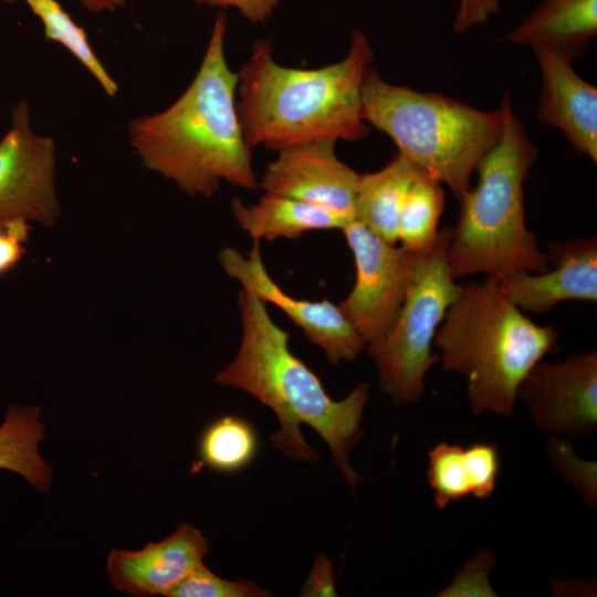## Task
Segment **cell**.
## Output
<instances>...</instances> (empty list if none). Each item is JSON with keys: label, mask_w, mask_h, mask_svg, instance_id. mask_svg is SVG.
I'll use <instances>...</instances> for the list:
<instances>
[{"label": "cell", "mask_w": 597, "mask_h": 597, "mask_svg": "<svg viewBox=\"0 0 597 597\" xmlns=\"http://www.w3.org/2000/svg\"><path fill=\"white\" fill-rule=\"evenodd\" d=\"M272 593L250 580L224 579L205 565L182 579L167 597H268Z\"/></svg>", "instance_id": "cell-25"}, {"label": "cell", "mask_w": 597, "mask_h": 597, "mask_svg": "<svg viewBox=\"0 0 597 597\" xmlns=\"http://www.w3.org/2000/svg\"><path fill=\"white\" fill-rule=\"evenodd\" d=\"M419 168L396 154L374 172L360 174L354 219L381 239L397 242L398 219L407 190Z\"/></svg>", "instance_id": "cell-19"}, {"label": "cell", "mask_w": 597, "mask_h": 597, "mask_svg": "<svg viewBox=\"0 0 597 597\" xmlns=\"http://www.w3.org/2000/svg\"><path fill=\"white\" fill-rule=\"evenodd\" d=\"M545 253L547 270L522 271L499 280L519 308L543 314L566 301H597L596 237L555 241Z\"/></svg>", "instance_id": "cell-13"}, {"label": "cell", "mask_w": 597, "mask_h": 597, "mask_svg": "<svg viewBox=\"0 0 597 597\" xmlns=\"http://www.w3.org/2000/svg\"><path fill=\"white\" fill-rule=\"evenodd\" d=\"M374 52L363 31H352L346 56L328 65H281L266 40L254 43L238 72V109L253 149L283 148L315 140L355 142L369 133L363 116L364 77Z\"/></svg>", "instance_id": "cell-3"}, {"label": "cell", "mask_w": 597, "mask_h": 597, "mask_svg": "<svg viewBox=\"0 0 597 597\" xmlns=\"http://www.w3.org/2000/svg\"><path fill=\"white\" fill-rule=\"evenodd\" d=\"M259 439L253 426L242 417L226 415L202 431L198 454L209 469L231 473L248 467L256 455Z\"/></svg>", "instance_id": "cell-22"}, {"label": "cell", "mask_w": 597, "mask_h": 597, "mask_svg": "<svg viewBox=\"0 0 597 597\" xmlns=\"http://www.w3.org/2000/svg\"><path fill=\"white\" fill-rule=\"evenodd\" d=\"M547 454L561 476L567 481L591 509L597 504V465L580 459L568 441L547 439Z\"/></svg>", "instance_id": "cell-24"}, {"label": "cell", "mask_w": 597, "mask_h": 597, "mask_svg": "<svg viewBox=\"0 0 597 597\" xmlns=\"http://www.w3.org/2000/svg\"><path fill=\"white\" fill-rule=\"evenodd\" d=\"M362 104L365 122L388 135L398 154L446 185L458 200L503 128L501 108L483 111L443 94L394 85L371 66Z\"/></svg>", "instance_id": "cell-6"}, {"label": "cell", "mask_w": 597, "mask_h": 597, "mask_svg": "<svg viewBox=\"0 0 597 597\" xmlns=\"http://www.w3.org/2000/svg\"><path fill=\"white\" fill-rule=\"evenodd\" d=\"M29 237V223L19 222L0 227V274L10 271L24 253L23 243Z\"/></svg>", "instance_id": "cell-29"}, {"label": "cell", "mask_w": 597, "mask_h": 597, "mask_svg": "<svg viewBox=\"0 0 597 597\" xmlns=\"http://www.w3.org/2000/svg\"><path fill=\"white\" fill-rule=\"evenodd\" d=\"M494 561L488 549L479 551L438 596H496L488 579Z\"/></svg>", "instance_id": "cell-26"}, {"label": "cell", "mask_w": 597, "mask_h": 597, "mask_svg": "<svg viewBox=\"0 0 597 597\" xmlns=\"http://www.w3.org/2000/svg\"><path fill=\"white\" fill-rule=\"evenodd\" d=\"M500 108L501 137L478 164V182L459 198L458 221L450 229L447 260L455 280L484 275L499 281L549 266L525 220L524 182L537 146L514 113L510 94Z\"/></svg>", "instance_id": "cell-5"}, {"label": "cell", "mask_w": 597, "mask_h": 597, "mask_svg": "<svg viewBox=\"0 0 597 597\" xmlns=\"http://www.w3.org/2000/svg\"><path fill=\"white\" fill-rule=\"evenodd\" d=\"M341 230L354 256L356 277L337 305L368 346L379 342L397 318L412 251L381 239L356 219Z\"/></svg>", "instance_id": "cell-8"}, {"label": "cell", "mask_w": 597, "mask_h": 597, "mask_svg": "<svg viewBox=\"0 0 597 597\" xmlns=\"http://www.w3.org/2000/svg\"><path fill=\"white\" fill-rule=\"evenodd\" d=\"M517 399L543 431L591 434L597 426V353H577L558 363L542 359L520 384Z\"/></svg>", "instance_id": "cell-11"}, {"label": "cell", "mask_w": 597, "mask_h": 597, "mask_svg": "<svg viewBox=\"0 0 597 597\" xmlns=\"http://www.w3.org/2000/svg\"><path fill=\"white\" fill-rule=\"evenodd\" d=\"M54 175V140L32 129L29 105L20 101L0 139V227L30 221L54 226L61 214Z\"/></svg>", "instance_id": "cell-9"}, {"label": "cell", "mask_w": 597, "mask_h": 597, "mask_svg": "<svg viewBox=\"0 0 597 597\" xmlns=\"http://www.w3.org/2000/svg\"><path fill=\"white\" fill-rule=\"evenodd\" d=\"M31 12L42 22L48 41L63 45L96 78L105 93L115 96L118 86L98 60L80 27L57 0H25Z\"/></svg>", "instance_id": "cell-23"}, {"label": "cell", "mask_w": 597, "mask_h": 597, "mask_svg": "<svg viewBox=\"0 0 597 597\" xmlns=\"http://www.w3.org/2000/svg\"><path fill=\"white\" fill-rule=\"evenodd\" d=\"M433 344L443 369L465 377L471 411L503 417L528 371L559 350L554 326L526 317L494 279L461 285Z\"/></svg>", "instance_id": "cell-4"}, {"label": "cell", "mask_w": 597, "mask_h": 597, "mask_svg": "<svg viewBox=\"0 0 597 597\" xmlns=\"http://www.w3.org/2000/svg\"><path fill=\"white\" fill-rule=\"evenodd\" d=\"M500 9V0H459L452 29L464 33L486 23Z\"/></svg>", "instance_id": "cell-27"}, {"label": "cell", "mask_w": 597, "mask_h": 597, "mask_svg": "<svg viewBox=\"0 0 597 597\" xmlns=\"http://www.w3.org/2000/svg\"><path fill=\"white\" fill-rule=\"evenodd\" d=\"M238 304L240 346L214 381L249 392L274 412L279 429L271 441L291 460L320 459L300 429L310 426L326 442L334 465L355 489L365 478L353 469L349 455L364 437L362 420L370 385L360 383L344 399H332L314 371L292 353L290 333L271 318L266 303L241 289Z\"/></svg>", "instance_id": "cell-2"}, {"label": "cell", "mask_w": 597, "mask_h": 597, "mask_svg": "<svg viewBox=\"0 0 597 597\" xmlns=\"http://www.w3.org/2000/svg\"><path fill=\"white\" fill-rule=\"evenodd\" d=\"M240 228L253 240L295 239L310 231L342 229L349 218L332 209L286 196L268 193L253 205L231 202Z\"/></svg>", "instance_id": "cell-18"}, {"label": "cell", "mask_w": 597, "mask_h": 597, "mask_svg": "<svg viewBox=\"0 0 597 597\" xmlns=\"http://www.w3.org/2000/svg\"><path fill=\"white\" fill-rule=\"evenodd\" d=\"M427 480L440 510L468 498L485 500L496 489L500 448L475 441L468 447L440 441L428 453Z\"/></svg>", "instance_id": "cell-16"}, {"label": "cell", "mask_w": 597, "mask_h": 597, "mask_svg": "<svg viewBox=\"0 0 597 597\" xmlns=\"http://www.w3.org/2000/svg\"><path fill=\"white\" fill-rule=\"evenodd\" d=\"M209 551L208 538L189 523L169 536L137 551L113 548L106 561L111 584L133 596L168 594L189 574L201 567Z\"/></svg>", "instance_id": "cell-14"}, {"label": "cell", "mask_w": 597, "mask_h": 597, "mask_svg": "<svg viewBox=\"0 0 597 597\" xmlns=\"http://www.w3.org/2000/svg\"><path fill=\"white\" fill-rule=\"evenodd\" d=\"M335 144L315 140L279 150L259 187L268 193L303 200L354 218L360 174L337 157Z\"/></svg>", "instance_id": "cell-12"}, {"label": "cell", "mask_w": 597, "mask_h": 597, "mask_svg": "<svg viewBox=\"0 0 597 597\" xmlns=\"http://www.w3.org/2000/svg\"><path fill=\"white\" fill-rule=\"evenodd\" d=\"M8 4H14L21 0H3ZM80 3L91 12L115 11L125 4V0H80Z\"/></svg>", "instance_id": "cell-31"}, {"label": "cell", "mask_w": 597, "mask_h": 597, "mask_svg": "<svg viewBox=\"0 0 597 597\" xmlns=\"http://www.w3.org/2000/svg\"><path fill=\"white\" fill-rule=\"evenodd\" d=\"M219 262L243 290L283 311L307 339L324 352L331 364L353 362L365 349V342L337 304L326 298H296L277 285L263 263L259 240H253L247 256L233 247L222 249Z\"/></svg>", "instance_id": "cell-10"}, {"label": "cell", "mask_w": 597, "mask_h": 597, "mask_svg": "<svg viewBox=\"0 0 597 597\" xmlns=\"http://www.w3.org/2000/svg\"><path fill=\"white\" fill-rule=\"evenodd\" d=\"M597 34V0H540L536 8L499 40L532 49L552 48L579 59Z\"/></svg>", "instance_id": "cell-17"}, {"label": "cell", "mask_w": 597, "mask_h": 597, "mask_svg": "<svg viewBox=\"0 0 597 597\" xmlns=\"http://www.w3.org/2000/svg\"><path fill=\"white\" fill-rule=\"evenodd\" d=\"M300 595L305 597L337 596L334 567L326 555L318 554L315 557Z\"/></svg>", "instance_id": "cell-30"}, {"label": "cell", "mask_w": 597, "mask_h": 597, "mask_svg": "<svg viewBox=\"0 0 597 597\" xmlns=\"http://www.w3.org/2000/svg\"><path fill=\"white\" fill-rule=\"evenodd\" d=\"M200 6H208L220 9H235L244 19L251 23L266 22L281 0H192Z\"/></svg>", "instance_id": "cell-28"}, {"label": "cell", "mask_w": 597, "mask_h": 597, "mask_svg": "<svg viewBox=\"0 0 597 597\" xmlns=\"http://www.w3.org/2000/svg\"><path fill=\"white\" fill-rule=\"evenodd\" d=\"M450 228L439 230L423 250L412 251L404 302L389 332L365 349L378 371L379 388L396 404H412L425 392V378L439 359L437 331L461 285L452 276L447 250Z\"/></svg>", "instance_id": "cell-7"}, {"label": "cell", "mask_w": 597, "mask_h": 597, "mask_svg": "<svg viewBox=\"0 0 597 597\" xmlns=\"http://www.w3.org/2000/svg\"><path fill=\"white\" fill-rule=\"evenodd\" d=\"M441 182L419 169L405 196L399 219L397 242L409 251L427 248L437 237L443 211Z\"/></svg>", "instance_id": "cell-21"}, {"label": "cell", "mask_w": 597, "mask_h": 597, "mask_svg": "<svg viewBox=\"0 0 597 597\" xmlns=\"http://www.w3.org/2000/svg\"><path fill=\"white\" fill-rule=\"evenodd\" d=\"M533 51L542 75L538 121L559 129L580 156L596 163L597 88L559 51L544 46Z\"/></svg>", "instance_id": "cell-15"}, {"label": "cell", "mask_w": 597, "mask_h": 597, "mask_svg": "<svg viewBox=\"0 0 597 597\" xmlns=\"http://www.w3.org/2000/svg\"><path fill=\"white\" fill-rule=\"evenodd\" d=\"M44 438L41 408L11 405L0 425V470L14 472L33 488L48 492L52 469L39 449Z\"/></svg>", "instance_id": "cell-20"}, {"label": "cell", "mask_w": 597, "mask_h": 597, "mask_svg": "<svg viewBox=\"0 0 597 597\" xmlns=\"http://www.w3.org/2000/svg\"><path fill=\"white\" fill-rule=\"evenodd\" d=\"M226 17L218 13L188 87L170 106L134 119L128 128L143 165L189 196L211 198L221 182L259 187L238 109V73L226 57Z\"/></svg>", "instance_id": "cell-1"}]
</instances>
